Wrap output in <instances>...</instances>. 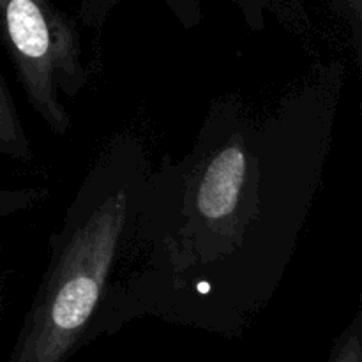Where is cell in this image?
<instances>
[{
	"label": "cell",
	"instance_id": "obj_9",
	"mask_svg": "<svg viewBox=\"0 0 362 362\" xmlns=\"http://www.w3.org/2000/svg\"><path fill=\"white\" fill-rule=\"evenodd\" d=\"M2 300H4V278L0 272V310H2Z\"/></svg>",
	"mask_w": 362,
	"mask_h": 362
},
{
	"label": "cell",
	"instance_id": "obj_4",
	"mask_svg": "<svg viewBox=\"0 0 362 362\" xmlns=\"http://www.w3.org/2000/svg\"><path fill=\"white\" fill-rule=\"evenodd\" d=\"M0 156L18 163H30L34 158L30 138L2 71H0Z\"/></svg>",
	"mask_w": 362,
	"mask_h": 362
},
{
	"label": "cell",
	"instance_id": "obj_8",
	"mask_svg": "<svg viewBox=\"0 0 362 362\" xmlns=\"http://www.w3.org/2000/svg\"><path fill=\"white\" fill-rule=\"evenodd\" d=\"M170 9L177 14L184 27L191 28L200 21V6L197 0H165Z\"/></svg>",
	"mask_w": 362,
	"mask_h": 362
},
{
	"label": "cell",
	"instance_id": "obj_3",
	"mask_svg": "<svg viewBox=\"0 0 362 362\" xmlns=\"http://www.w3.org/2000/svg\"><path fill=\"white\" fill-rule=\"evenodd\" d=\"M0 41L32 112L66 136L71 115L60 95L74 99L88 81L76 23L52 0H0Z\"/></svg>",
	"mask_w": 362,
	"mask_h": 362
},
{
	"label": "cell",
	"instance_id": "obj_7",
	"mask_svg": "<svg viewBox=\"0 0 362 362\" xmlns=\"http://www.w3.org/2000/svg\"><path fill=\"white\" fill-rule=\"evenodd\" d=\"M331 362H362V313H357L352 325L339 338Z\"/></svg>",
	"mask_w": 362,
	"mask_h": 362
},
{
	"label": "cell",
	"instance_id": "obj_1",
	"mask_svg": "<svg viewBox=\"0 0 362 362\" xmlns=\"http://www.w3.org/2000/svg\"><path fill=\"white\" fill-rule=\"evenodd\" d=\"M345 67H315L264 115L212 103L186 156L148 172L133 237L94 322L230 324L260 310L306 228L334 141Z\"/></svg>",
	"mask_w": 362,
	"mask_h": 362
},
{
	"label": "cell",
	"instance_id": "obj_6",
	"mask_svg": "<svg viewBox=\"0 0 362 362\" xmlns=\"http://www.w3.org/2000/svg\"><path fill=\"white\" fill-rule=\"evenodd\" d=\"M336 13L349 25L357 66L362 69V0H331Z\"/></svg>",
	"mask_w": 362,
	"mask_h": 362
},
{
	"label": "cell",
	"instance_id": "obj_5",
	"mask_svg": "<svg viewBox=\"0 0 362 362\" xmlns=\"http://www.w3.org/2000/svg\"><path fill=\"white\" fill-rule=\"evenodd\" d=\"M48 197L46 187H0V221L37 207Z\"/></svg>",
	"mask_w": 362,
	"mask_h": 362
},
{
	"label": "cell",
	"instance_id": "obj_2",
	"mask_svg": "<svg viewBox=\"0 0 362 362\" xmlns=\"http://www.w3.org/2000/svg\"><path fill=\"white\" fill-rule=\"evenodd\" d=\"M148 172L147 147L133 131L103 145L49 237L13 362H64L94 325L133 237Z\"/></svg>",
	"mask_w": 362,
	"mask_h": 362
}]
</instances>
